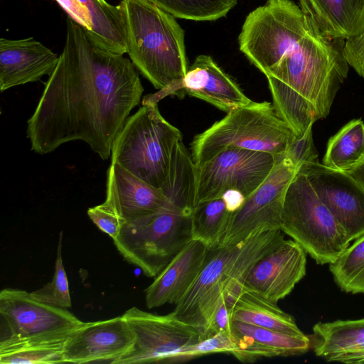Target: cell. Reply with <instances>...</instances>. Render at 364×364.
I'll use <instances>...</instances> for the list:
<instances>
[{
	"label": "cell",
	"mask_w": 364,
	"mask_h": 364,
	"mask_svg": "<svg viewBox=\"0 0 364 364\" xmlns=\"http://www.w3.org/2000/svg\"><path fill=\"white\" fill-rule=\"evenodd\" d=\"M364 159V122L353 119L345 124L327 144L323 164L347 171Z\"/></svg>",
	"instance_id": "cell-25"
},
{
	"label": "cell",
	"mask_w": 364,
	"mask_h": 364,
	"mask_svg": "<svg viewBox=\"0 0 364 364\" xmlns=\"http://www.w3.org/2000/svg\"><path fill=\"white\" fill-rule=\"evenodd\" d=\"M191 240V213L172 204L125 221L113 242L124 259L156 277Z\"/></svg>",
	"instance_id": "cell-6"
},
{
	"label": "cell",
	"mask_w": 364,
	"mask_h": 364,
	"mask_svg": "<svg viewBox=\"0 0 364 364\" xmlns=\"http://www.w3.org/2000/svg\"><path fill=\"white\" fill-rule=\"evenodd\" d=\"M232 332L252 339L255 343L274 350L277 356L301 355L311 348L309 336L295 335L262 328L237 321H231Z\"/></svg>",
	"instance_id": "cell-27"
},
{
	"label": "cell",
	"mask_w": 364,
	"mask_h": 364,
	"mask_svg": "<svg viewBox=\"0 0 364 364\" xmlns=\"http://www.w3.org/2000/svg\"><path fill=\"white\" fill-rule=\"evenodd\" d=\"M134 334L122 315L85 322L68 338L64 363L115 364L134 343Z\"/></svg>",
	"instance_id": "cell-14"
},
{
	"label": "cell",
	"mask_w": 364,
	"mask_h": 364,
	"mask_svg": "<svg viewBox=\"0 0 364 364\" xmlns=\"http://www.w3.org/2000/svg\"><path fill=\"white\" fill-rule=\"evenodd\" d=\"M344 230L350 242L364 235V188L346 171L319 162L307 163L299 169Z\"/></svg>",
	"instance_id": "cell-12"
},
{
	"label": "cell",
	"mask_w": 364,
	"mask_h": 364,
	"mask_svg": "<svg viewBox=\"0 0 364 364\" xmlns=\"http://www.w3.org/2000/svg\"><path fill=\"white\" fill-rule=\"evenodd\" d=\"M346 172L353 177L364 188V159Z\"/></svg>",
	"instance_id": "cell-36"
},
{
	"label": "cell",
	"mask_w": 364,
	"mask_h": 364,
	"mask_svg": "<svg viewBox=\"0 0 364 364\" xmlns=\"http://www.w3.org/2000/svg\"><path fill=\"white\" fill-rule=\"evenodd\" d=\"M215 353H228L243 363H253L262 358L275 357V353L248 337L230 331H222L188 346L176 354L170 363H184Z\"/></svg>",
	"instance_id": "cell-22"
},
{
	"label": "cell",
	"mask_w": 364,
	"mask_h": 364,
	"mask_svg": "<svg viewBox=\"0 0 364 364\" xmlns=\"http://www.w3.org/2000/svg\"><path fill=\"white\" fill-rule=\"evenodd\" d=\"M68 340L28 343L0 349V363H65L63 360V352L65 345Z\"/></svg>",
	"instance_id": "cell-30"
},
{
	"label": "cell",
	"mask_w": 364,
	"mask_h": 364,
	"mask_svg": "<svg viewBox=\"0 0 364 364\" xmlns=\"http://www.w3.org/2000/svg\"><path fill=\"white\" fill-rule=\"evenodd\" d=\"M304 250L293 240H283L250 269L245 287L277 303L305 276Z\"/></svg>",
	"instance_id": "cell-15"
},
{
	"label": "cell",
	"mask_w": 364,
	"mask_h": 364,
	"mask_svg": "<svg viewBox=\"0 0 364 364\" xmlns=\"http://www.w3.org/2000/svg\"><path fill=\"white\" fill-rule=\"evenodd\" d=\"M267 1H269V0H267Z\"/></svg>",
	"instance_id": "cell-37"
},
{
	"label": "cell",
	"mask_w": 364,
	"mask_h": 364,
	"mask_svg": "<svg viewBox=\"0 0 364 364\" xmlns=\"http://www.w3.org/2000/svg\"><path fill=\"white\" fill-rule=\"evenodd\" d=\"M59 55L33 37L0 39V90L41 80L55 69Z\"/></svg>",
	"instance_id": "cell-16"
},
{
	"label": "cell",
	"mask_w": 364,
	"mask_h": 364,
	"mask_svg": "<svg viewBox=\"0 0 364 364\" xmlns=\"http://www.w3.org/2000/svg\"><path fill=\"white\" fill-rule=\"evenodd\" d=\"M276 160L275 156L267 152L240 148L224 149L196 165V205L220 198L228 191H238L246 198L267 178Z\"/></svg>",
	"instance_id": "cell-8"
},
{
	"label": "cell",
	"mask_w": 364,
	"mask_h": 364,
	"mask_svg": "<svg viewBox=\"0 0 364 364\" xmlns=\"http://www.w3.org/2000/svg\"><path fill=\"white\" fill-rule=\"evenodd\" d=\"M326 360L346 363H364V346L331 356Z\"/></svg>",
	"instance_id": "cell-35"
},
{
	"label": "cell",
	"mask_w": 364,
	"mask_h": 364,
	"mask_svg": "<svg viewBox=\"0 0 364 364\" xmlns=\"http://www.w3.org/2000/svg\"><path fill=\"white\" fill-rule=\"evenodd\" d=\"M232 214L223 197L197 203L191 212L192 240L203 242L208 249L218 246Z\"/></svg>",
	"instance_id": "cell-26"
},
{
	"label": "cell",
	"mask_w": 364,
	"mask_h": 364,
	"mask_svg": "<svg viewBox=\"0 0 364 364\" xmlns=\"http://www.w3.org/2000/svg\"><path fill=\"white\" fill-rule=\"evenodd\" d=\"M298 170L285 155L277 156L267 178L232 214L219 245L238 243L254 234L280 229L285 195Z\"/></svg>",
	"instance_id": "cell-10"
},
{
	"label": "cell",
	"mask_w": 364,
	"mask_h": 364,
	"mask_svg": "<svg viewBox=\"0 0 364 364\" xmlns=\"http://www.w3.org/2000/svg\"><path fill=\"white\" fill-rule=\"evenodd\" d=\"M87 215L97 228L114 240L121 230L125 220L119 217L105 203L90 208Z\"/></svg>",
	"instance_id": "cell-33"
},
{
	"label": "cell",
	"mask_w": 364,
	"mask_h": 364,
	"mask_svg": "<svg viewBox=\"0 0 364 364\" xmlns=\"http://www.w3.org/2000/svg\"><path fill=\"white\" fill-rule=\"evenodd\" d=\"M174 17L213 21L226 16L237 0H149Z\"/></svg>",
	"instance_id": "cell-29"
},
{
	"label": "cell",
	"mask_w": 364,
	"mask_h": 364,
	"mask_svg": "<svg viewBox=\"0 0 364 364\" xmlns=\"http://www.w3.org/2000/svg\"><path fill=\"white\" fill-rule=\"evenodd\" d=\"M296 136L268 102H252L227 115L191 143V155L196 165L201 164L228 148L267 152L276 157L285 154Z\"/></svg>",
	"instance_id": "cell-3"
},
{
	"label": "cell",
	"mask_w": 364,
	"mask_h": 364,
	"mask_svg": "<svg viewBox=\"0 0 364 364\" xmlns=\"http://www.w3.org/2000/svg\"><path fill=\"white\" fill-rule=\"evenodd\" d=\"M343 54L348 65L364 77V28L357 36L344 41Z\"/></svg>",
	"instance_id": "cell-34"
},
{
	"label": "cell",
	"mask_w": 364,
	"mask_h": 364,
	"mask_svg": "<svg viewBox=\"0 0 364 364\" xmlns=\"http://www.w3.org/2000/svg\"><path fill=\"white\" fill-rule=\"evenodd\" d=\"M63 231L60 232L55 262L54 275L51 282L33 291L31 296L39 301L60 308L72 306L69 284L62 258Z\"/></svg>",
	"instance_id": "cell-31"
},
{
	"label": "cell",
	"mask_w": 364,
	"mask_h": 364,
	"mask_svg": "<svg viewBox=\"0 0 364 364\" xmlns=\"http://www.w3.org/2000/svg\"><path fill=\"white\" fill-rule=\"evenodd\" d=\"M100 46L124 55L127 40L121 7L106 0H55Z\"/></svg>",
	"instance_id": "cell-19"
},
{
	"label": "cell",
	"mask_w": 364,
	"mask_h": 364,
	"mask_svg": "<svg viewBox=\"0 0 364 364\" xmlns=\"http://www.w3.org/2000/svg\"><path fill=\"white\" fill-rule=\"evenodd\" d=\"M160 189L171 203L192 212L196 198L197 166L182 140L174 148L168 173Z\"/></svg>",
	"instance_id": "cell-23"
},
{
	"label": "cell",
	"mask_w": 364,
	"mask_h": 364,
	"mask_svg": "<svg viewBox=\"0 0 364 364\" xmlns=\"http://www.w3.org/2000/svg\"><path fill=\"white\" fill-rule=\"evenodd\" d=\"M311 348L326 360L331 356L364 346V318L318 322L309 336Z\"/></svg>",
	"instance_id": "cell-24"
},
{
	"label": "cell",
	"mask_w": 364,
	"mask_h": 364,
	"mask_svg": "<svg viewBox=\"0 0 364 364\" xmlns=\"http://www.w3.org/2000/svg\"><path fill=\"white\" fill-rule=\"evenodd\" d=\"M127 49L131 61L156 89L183 78L188 66L184 31L175 17L149 0H122Z\"/></svg>",
	"instance_id": "cell-2"
},
{
	"label": "cell",
	"mask_w": 364,
	"mask_h": 364,
	"mask_svg": "<svg viewBox=\"0 0 364 364\" xmlns=\"http://www.w3.org/2000/svg\"><path fill=\"white\" fill-rule=\"evenodd\" d=\"M313 125L310 124L302 135L296 137L284 154L299 169L305 164L318 162L313 140Z\"/></svg>",
	"instance_id": "cell-32"
},
{
	"label": "cell",
	"mask_w": 364,
	"mask_h": 364,
	"mask_svg": "<svg viewBox=\"0 0 364 364\" xmlns=\"http://www.w3.org/2000/svg\"><path fill=\"white\" fill-rule=\"evenodd\" d=\"M85 323L66 309L39 301L25 290L6 288L0 292V349L65 341Z\"/></svg>",
	"instance_id": "cell-7"
},
{
	"label": "cell",
	"mask_w": 364,
	"mask_h": 364,
	"mask_svg": "<svg viewBox=\"0 0 364 364\" xmlns=\"http://www.w3.org/2000/svg\"><path fill=\"white\" fill-rule=\"evenodd\" d=\"M66 21L63 51L27 122L26 135L39 154L80 140L107 160L144 88L129 58L100 46L70 17Z\"/></svg>",
	"instance_id": "cell-1"
},
{
	"label": "cell",
	"mask_w": 364,
	"mask_h": 364,
	"mask_svg": "<svg viewBox=\"0 0 364 364\" xmlns=\"http://www.w3.org/2000/svg\"><path fill=\"white\" fill-rule=\"evenodd\" d=\"M231 321H237L287 333L304 334L294 318L273 302L245 285L225 298Z\"/></svg>",
	"instance_id": "cell-21"
},
{
	"label": "cell",
	"mask_w": 364,
	"mask_h": 364,
	"mask_svg": "<svg viewBox=\"0 0 364 364\" xmlns=\"http://www.w3.org/2000/svg\"><path fill=\"white\" fill-rule=\"evenodd\" d=\"M246 240L208 249L202 270L188 292L176 305L173 310L176 316L197 328L200 334L232 281V267Z\"/></svg>",
	"instance_id": "cell-11"
},
{
	"label": "cell",
	"mask_w": 364,
	"mask_h": 364,
	"mask_svg": "<svg viewBox=\"0 0 364 364\" xmlns=\"http://www.w3.org/2000/svg\"><path fill=\"white\" fill-rule=\"evenodd\" d=\"M280 229L320 264L335 262L350 242L299 170L285 195Z\"/></svg>",
	"instance_id": "cell-5"
},
{
	"label": "cell",
	"mask_w": 364,
	"mask_h": 364,
	"mask_svg": "<svg viewBox=\"0 0 364 364\" xmlns=\"http://www.w3.org/2000/svg\"><path fill=\"white\" fill-rule=\"evenodd\" d=\"M186 94L204 100L227 113L252 102L238 84L208 55L197 56L180 81L165 90L144 96L142 100L158 103L167 96L179 97Z\"/></svg>",
	"instance_id": "cell-13"
},
{
	"label": "cell",
	"mask_w": 364,
	"mask_h": 364,
	"mask_svg": "<svg viewBox=\"0 0 364 364\" xmlns=\"http://www.w3.org/2000/svg\"><path fill=\"white\" fill-rule=\"evenodd\" d=\"M329 269L341 289L364 294V235L353 240L335 262L329 264Z\"/></svg>",
	"instance_id": "cell-28"
},
{
	"label": "cell",
	"mask_w": 364,
	"mask_h": 364,
	"mask_svg": "<svg viewBox=\"0 0 364 364\" xmlns=\"http://www.w3.org/2000/svg\"><path fill=\"white\" fill-rule=\"evenodd\" d=\"M208 252V247L203 242L191 240L146 289V306L153 309L166 304L176 305L202 270Z\"/></svg>",
	"instance_id": "cell-18"
},
{
	"label": "cell",
	"mask_w": 364,
	"mask_h": 364,
	"mask_svg": "<svg viewBox=\"0 0 364 364\" xmlns=\"http://www.w3.org/2000/svg\"><path fill=\"white\" fill-rule=\"evenodd\" d=\"M181 131L161 114L158 103L142 101L129 117L112 148L111 164H117L144 182L161 188L168 173Z\"/></svg>",
	"instance_id": "cell-4"
},
{
	"label": "cell",
	"mask_w": 364,
	"mask_h": 364,
	"mask_svg": "<svg viewBox=\"0 0 364 364\" xmlns=\"http://www.w3.org/2000/svg\"><path fill=\"white\" fill-rule=\"evenodd\" d=\"M122 316L135 340L115 364L169 363L176 354L200 340L198 329L179 319L173 311L158 315L134 306Z\"/></svg>",
	"instance_id": "cell-9"
},
{
	"label": "cell",
	"mask_w": 364,
	"mask_h": 364,
	"mask_svg": "<svg viewBox=\"0 0 364 364\" xmlns=\"http://www.w3.org/2000/svg\"><path fill=\"white\" fill-rule=\"evenodd\" d=\"M125 221L145 216L171 203L161 189L151 186L117 164L107 173L104 202Z\"/></svg>",
	"instance_id": "cell-17"
},
{
	"label": "cell",
	"mask_w": 364,
	"mask_h": 364,
	"mask_svg": "<svg viewBox=\"0 0 364 364\" xmlns=\"http://www.w3.org/2000/svg\"><path fill=\"white\" fill-rule=\"evenodd\" d=\"M299 4L328 39L345 41L364 28V0H299Z\"/></svg>",
	"instance_id": "cell-20"
}]
</instances>
